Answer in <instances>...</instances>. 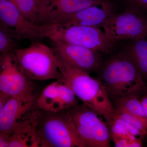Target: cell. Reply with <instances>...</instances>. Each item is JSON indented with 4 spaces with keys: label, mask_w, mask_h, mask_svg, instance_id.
Returning <instances> with one entry per match:
<instances>
[{
    "label": "cell",
    "mask_w": 147,
    "mask_h": 147,
    "mask_svg": "<svg viewBox=\"0 0 147 147\" xmlns=\"http://www.w3.org/2000/svg\"><path fill=\"white\" fill-rule=\"evenodd\" d=\"M139 96H132L120 99L115 102V109L131 115L146 117Z\"/></svg>",
    "instance_id": "cell-18"
},
{
    "label": "cell",
    "mask_w": 147,
    "mask_h": 147,
    "mask_svg": "<svg viewBox=\"0 0 147 147\" xmlns=\"http://www.w3.org/2000/svg\"><path fill=\"white\" fill-rule=\"evenodd\" d=\"M35 122V121H34ZM42 147L34 122L12 134L9 147Z\"/></svg>",
    "instance_id": "cell-16"
},
{
    "label": "cell",
    "mask_w": 147,
    "mask_h": 147,
    "mask_svg": "<svg viewBox=\"0 0 147 147\" xmlns=\"http://www.w3.org/2000/svg\"><path fill=\"white\" fill-rule=\"evenodd\" d=\"M115 13L112 3L106 0L74 13L56 16L44 25L55 24L63 27L85 26L100 28L102 23Z\"/></svg>",
    "instance_id": "cell-11"
},
{
    "label": "cell",
    "mask_w": 147,
    "mask_h": 147,
    "mask_svg": "<svg viewBox=\"0 0 147 147\" xmlns=\"http://www.w3.org/2000/svg\"><path fill=\"white\" fill-rule=\"evenodd\" d=\"M13 53L19 68L30 80L61 82L62 76L53 48L37 41L26 48H18Z\"/></svg>",
    "instance_id": "cell-4"
},
{
    "label": "cell",
    "mask_w": 147,
    "mask_h": 147,
    "mask_svg": "<svg viewBox=\"0 0 147 147\" xmlns=\"http://www.w3.org/2000/svg\"><path fill=\"white\" fill-rule=\"evenodd\" d=\"M136 67L145 81H147V39L134 40L121 54Z\"/></svg>",
    "instance_id": "cell-15"
},
{
    "label": "cell",
    "mask_w": 147,
    "mask_h": 147,
    "mask_svg": "<svg viewBox=\"0 0 147 147\" xmlns=\"http://www.w3.org/2000/svg\"><path fill=\"white\" fill-rule=\"evenodd\" d=\"M34 85L21 71L13 52L1 53L0 92L11 97L28 98L33 94Z\"/></svg>",
    "instance_id": "cell-8"
},
{
    "label": "cell",
    "mask_w": 147,
    "mask_h": 147,
    "mask_svg": "<svg viewBox=\"0 0 147 147\" xmlns=\"http://www.w3.org/2000/svg\"><path fill=\"white\" fill-rule=\"evenodd\" d=\"M34 125L42 147H86L67 110L38 109Z\"/></svg>",
    "instance_id": "cell-3"
},
{
    "label": "cell",
    "mask_w": 147,
    "mask_h": 147,
    "mask_svg": "<svg viewBox=\"0 0 147 147\" xmlns=\"http://www.w3.org/2000/svg\"><path fill=\"white\" fill-rule=\"evenodd\" d=\"M67 110L86 147L111 146L109 127L97 112L84 103Z\"/></svg>",
    "instance_id": "cell-6"
},
{
    "label": "cell",
    "mask_w": 147,
    "mask_h": 147,
    "mask_svg": "<svg viewBox=\"0 0 147 147\" xmlns=\"http://www.w3.org/2000/svg\"><path fill=\"white\" fill-rule=\"evenodd\" d=\"M55 54L62 76L61 82L70 88L84 104L104 117L107 123L112 120L115 110L101 81L92 78L90 74L68 65Z\"/></svg>",
    "instance_id": "cell-1"
},
{
    "label": "cell",
    "mask_w": 147,
    "mask_h": 147,
    "mask_svg": "<svg viewBox=\"0 0 147 147\" xmlns=\"http://www.w3.org/2000/svg\"><path fill=\"white\" fill-rule=\"evenodd\" d=\"M18 8L22 14L35 24L40 25L38 0H9Z\"/></svg>",
    "instance_id": "cell-17"
},
{
    "label": "cell",
    "mask_w": 147,
    "mask_h": 147,
    "mask_svg": "<svg viewBox=\"0 0 147 147\" xmlns=\"http://www.w3.org/2000/svg\"><path fill=\"white\" fill-rule=\"evenodd\" d=\"M100 28L110 42L147 37V17L141 10L132 8L113 13Z\"/></svg>",
    "instance_id": "cell-7"
},
{
    "label": "cell",
    "mask_w": 147,
    "mask_h": 147,
    "mask_svg": "<svg viewBox=\"0 0 147 147\" xmlns=\"http://www.w3.org/2000/svg\"><path fill=\"white\" fill-rule=\"evenodd\" d=\"M0 24L18 40L28 39L37 42L44 38L38 25L26 18L9 0H0Z\"/></svg>",
    "instance_id": "cell-10"
},
{
    "label": "cell",
    "mask_w": 147,
    "mask_h": 147,
    "mask_svg": "<svg viewBox=\"0 0 147 147\" xmlns=\"http://www.w3.org/2000/svg\"><path fill=\"white\" fill-rule=\"evenodd\" d=\"M39 0H38V1H39Z\"/></svg>",
    "instance_id": "cell-25"
},
{
    "label": "cell",
    "mask_w": 147,
    "mask_h": 147,
    "mask_svg": "<svg viewBox=\"0 0 147 147\" xmlns=\"http://www.w3.org/2000/svg\"><path fill=\"white\" fill-rule=\"evenodd\" d=\"M34 96L11 97L0 111V132L13 134L34 122L38 108Z\"/></svg>",
    "instance_id": "cell-9"
},
{
    "label": "cell",
    "mask_w": 147,
    "mask_h": 147,
    "mask_svg": "<svg viewBox=\"0 0 147 147\" xmlns=\"http://www.w3.org/2000/svg\"><path fill=\"white\" fill-rule=\"evenodd\" d=\"M11 98L8 95L0 92V111L2 110Z\"/></svg>",
    "instance_id": "cell-23"
},
{
    "label": "cell",
    "mask_w": 147,
    "mask_h": 147,
    "mask_svg": "<svg viewBox=\"0 0 147 147\" xmlns=\"http://www.w3.org/2000/svg\"><path fill=\"white\" fill-rule=\"evenodd\" d=\"M38 28L44 37L51 40H59L99 53L110 52L114 45L99 27L48 24L38 25Z\"/></svg>",
    "instance_id": "cell-5"
},
{
    "label": "cell",
    "mask_w": 147,
    "mask_h": 147,
    "mask_svg": "<svg viewBox=\"0 0 147 147\" xmlns=\"http://www.w3.org/2000/svg\"><path fill=\"white\" fill-rule=\"evenodd\" d=\"M102 0H39L40 25L56 16L74 13L94 5Z\"/></svg>",
    "instance_id": "cell-14"
},
{
    "label": "cell",
    "mask_w": 147,
    "mask_h": 147,
    "mask_svg": "<svg viewBox=\"0 0 147 147\" xmlns=\"http://www.w3.org/2000/svg\"><path fill=\"white\" fill-rule=\"evenodd\" d=\"M54 53L68 65L90 74L101 65L99 52L52 40Z\"/></svg>",
    "instance_id": "cell-12"
},
{
    "label": "cell",
    "mask_w": 147,
    "mask_h": 147,
    "mask_svg": "<svg viewBox=\"0 0 147 147\" xmlns=\"http://www.w3.org/2000/svg\"><path fill=\"white\" fill-rule=\"evenodd\" d=\"M14 36L0 24V53L13 52L18 48V43Z\"/></svg>",
    "instance_id": "cell-20"
},
{
    "label": "cell",
    "mask_w": 147,
    "mask_h": 147,
    "mask_svg": "<svg viewBox=\"0 0 147 147\" xmlns=\"http://www.w3.org/2000/svg\"><path fill=\"white\" fill-rule=\"evenodd\" d=\"M141 102H142L143 110L147 118V94L144 95L142 96L141 98Z\"/></svg>",
    "instance_id": "cell-24"
},
{
    "label": "cell",
    "mask_w": 147,
    "mask_h": 147,
    "mask_svg": "<svg viewBox=\"0 0 147 147\" xmlns=\"http://www.w3.org/2000/svg\"><path fill=\"white\" fill-rule=\"evenodd\" d=\"M100 81L110 100L115 102L124 98L147 94V84L131 62L121 55L102 67Z\"/></svg>",
    "instance_id": "cell-2"
},
{
    "label": "cell",
    "mask_w": 147,
    "mask_h": 147,
    "mask_svg": "<svg viewBox=\"0 0 147 147\" xmlns=\"http://www.w3.org/2000/svg\"><path fill=\"white\" fill-rule=\"evenodd\" d=\"M132 8L147 11V0H127Z\"/></svg>",
    "instance_id": "cell-21"
},
{
    "label": "cell",
    "mask_w": 147,
    "mask_h": 147,
    "mask_svg": "<svg viewBox=\"0 0 147 147\" xmlns=\"http://www.w3.org/2000/svg\"><path fill=\"white\" fill-rule=\"evenodd\" d=\"M12 134L0 132V147H9Z\"/></svg>",
    "instance_id": "cell-22"
},
{
    "label": "cell",
    "mask_w": 147,
    "mask_h": 147,
    "mask_svg": "<svg viewBox=\"0 0 147 147\" xmlns=\"http://www.w3.org/2000/svg\"><path fill=\"white\" fill-rule=\"evenodd\" d=\"M115 115L137 128L141 132L144 138L147 135V117L134 115L124 111L116 110Z\"/></svg>",
    "instance_id": "cell-19"
},
{
    "label": "cell",
    "mask_w": 147,
    "mask_h": 147,
    "mask_svg": "<svg viewBox=\"0 0 147 147\" xmlns=\"http://www.w3.org/2000/svg\"><path fill=\"white\" fill-rule=\"evenodd\" d=\"M76 96L63 82L56 81L42 91L36 100L40 110L57 112L67 110L78 104Z\"/></svg>",
    "instance_id": "cell-13"
}]
</instances>
